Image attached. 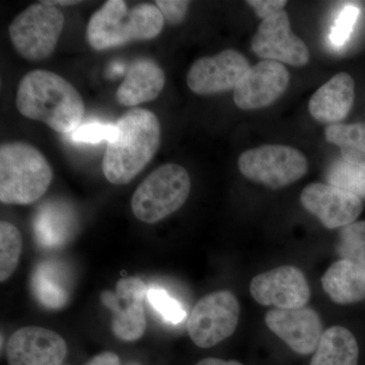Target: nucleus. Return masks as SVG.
<instances>
[{"instance_id":"f257e3e1","label":"nucleus","mask_w":365,"mask_h":365,"mask_svg":"<svg viewBox=\"0 0 365 365\" xmlns=\"http://www.w3.org/2000/svg\"><path fill=\"white\" fill-rule=\"evenodd\" d=\"M16 107L23 116L41 121L60 134L73 133L85 118L86 107L76 88L48 71H33L21 79Z\"/></svg>"},{"instance_id":"f03ea898","label":"nucleus","mask_w":365,"mask_h":365,"mask_svg":"<svg viewBox=\"0 0 365 365\" xmlns=\"http://www.w3.org/2000/svg\"><path fill=\"white\" fill-rule=\"evenodd\" d=\"M116 138L108 143L102 170L114 185L130 182L150 163L160 148V124L153 112L129 110L116 122Z\"/></svg>"},{"instance_id":"7ed1b4c3","label":"nucleus","mask_w":365,"mask_h":365,"mask_svg":"<svg viewBox=\"0 0 365 365\" xmlns=\"http://www.w3.org/2000/svg\"><path fill=\"white\" fill-rule=\"evenodd\" d=\"M165 21L155 4H137L129 9L123 0H109L91 16L86 40L91 48L102 51L133 41L155 39Z\"/></svg>"},{"instance_id":"20e7f679","label":"nucleus","mask_w":365,"mask_h":365,"mask_svg":"<svg viewBox=\"0 0 365 365\" xmlns=\"http://www.w3.org/2000/svg\"><path fill=\"white\" fill-rule=\"evenodd\" d=\"M53 180L51 165L32 144L24 141L0 146V201L29 205L45 195Z\"/></svg>"},{"instance_id":"39448f33","label":"nucleus","mask_w":365,"mask_h":365,"mask_svg":"<svg viewBox=\"0 0 365 365\" xmlns=\"http://www.w3.org/2000/svg\"><path fill=\"white\" fill-rule=\"evenodd\" d=\"M190 192L191 179L187 170L176 163H165L137 187L132 197V211L140 222H160L184 205Z\"/></svg>"},{"instance_id":"423d86ee","label":"nucleus","mask_w":365,"mask_h":365,"mask_svg":"<svg viewBox=\"0 0 365 365\" xmlns=\"http://www.w3.org/2000/svg\"><path fill=\"white\" fill-rule=\"evenodd\" d=\"M66 18L60 9L44 1L34 4L14 19L9 32L16 51L29 61L51 56L58 44Z\"/></svg>"},{"instance_id":"0eeeda50","label":"nucleus","mask_w":365,"mask_h":365,"mask_svg":"<svg viewBox=\"0 0 365 365\" xmlns=\"http://www.w3.org/2000/svg\"><path fill=\"white\" fill-rule=\"evenodd\" d=\"M239 170L247 179L268 188H285L307 173L306 157L290 146L265 144L242 153Z\"/></svg>"},{"instance_id":"6e6552de","label":"nucleus","mask_w":365,"mask_h":365,"mask_svg":"<svg viewBox=\"0 0 365 365\" xmlns=\"http://www.w3.org/2000/svg\"><path fill=\"white\" fill-rule=\"evenodd\" d=\"M240 313L239 302L232 292L220 290L205 295L190 314V338L198 347H213L235 333Z\"/></svg>"},{"instance_id":"1a4fd4ad","label":"nucleus","mask_w":365,"mask_h":365,"mask_svg":"<svg viewBox=\"0 0 365 365\" xmlns=\"http://www.w3.org/2000/svg\"><path fill=\"white\" fill-rule=\"evenodd\" d=\"M148 288L137 277L119 280L116 292H105L102 302L113 313L112 331L119 339L132 342L140 339L146 329L143 299Z\"/></svg>"},{"instance_id":"9d476101","label":"nucleus","mask_w":365,"mask_h":365,"mask_svg":"<svg viewBox=\"0 0 365 365\" xmlns=\"http://www.w3.org/2000/svg\"><path fill=\"white\" fill-rule=\"evenodd\" d=\"M250 292L262 306L280 309L304 307L311 299V288L306 276L299 268L290 265L255 276Z\"/></svg>"},{"instance_id":"9b49d317","label":"nucleus","mask_w":365,"mask_h":365,"mask_svg":"<svg viewBox=\"0 0 365 365\" xmlns=\"http://www.w3.org/2000/svg\"><path fill=\"white\" fill-rule=\"evenodd\" d=\"M248 60L237 50L196 60L187 74V85L197 95L211 96L235 90L250 69Z\"/></svg>"},{"instance_id":"f8f14e48","label":"nucleus","mask_w":365,"mask_h":365,"mask_svg":"<svg viewBox=\"0 0 365 365\" xmlns=\"http://www.w3.org/2000/svg\"><path fill=\"white\" fill-rule=\"evenodd\" d=\"M252 49L261 58L292 66H304L309 60L307 45L292 33L284 11L262 21L252 40Z\"/></svg>"},{"instance_id":"ddd939ff","label":"nucleus","mask_w":365,"mask_h":365,"mask_svg":"<svg viewBox=\"0 0 365 365\" xmlns=\"http://www.w3.org/2000/svg\"><path fill=\"white\" fill-rule=\"evenodd\" d=\"M289 72L280 62L264 60L250 67L234 90L235 105L242 110L268 107L285 93Z\"/></svg>"},{"instance_id":"4468645a","label":"nucleus","mask_w":365,"mask_h":365,"mask_svg":"<svg viewBox=\"0 0 365 365\" xmlns=\"http://www.w3.org/2000/svg\"><path fill=\"white\" fill-rule=\"evenodd\" d=\"M300 202L329 230L351 225L364 209L359 197L324 182L307 185Z\"/></svg>"},{"instance_id":"2eb2a0df","label":"nucleus","mask_w":365,"mask_h":365,"mask_svg":"<svg viewBox=\"0 0 365 365\" xmlns=\"http://www.w3.org/2000/svg\"><path fill=\"white\" fill-rule=\"evenodd\" d=\"M67 355L66 341L41 327H24L9 338L6 359L9 365H61Z\"/></svg>"},{"instance_id":"dca6fc26","label":"nucleus","mask_w":365,"mask_h":365,"mask_svg":"<svg viewBox=\"0 0 365 365\" xmlns=\"http://www.w3.org/2000/svg\"><path fill=\"white\" fill-rule=\"evenodd\" d=\"M265 323L294 352L302 355L316 351L323 335L321 318L309 307L271 309L266 314Z\"/></svg>"},{"instance_id":"f3484780","label":"nucleus","mask_w":365,"mask_h":365,"mask_svg":"<svg viewBox=\"0 0 365 365\" xmlns=\"http://www.w3.org/2000/svg\"><path fill=\"white\" fill-rule=\"evenodd\" d=\"M354 98V81L350 74L340 72L312 96L309 111L317 121L335 125L348 116Z\"/></svg>"},{"instance_id":"a211bd4d","label":"nucleus","mask_w":365,"mask_h":365,"mask_svg":"<svg viewBox=\"0 0 365 365\" xmlns=\"http://www.w3.org/2000/svg\"><path fill=\"white\" fill-rule=\"evenodd\" d=\"M165 85V74L155 60H134L118 88L116 100L125 107H135L155 100Z\"/></svg>"},{"instance_id":"6ab92c4d","label":"nucleus","mask_w":365,"mask_h":365,"mask_svg":"<svg viewBox=\"0 0 365 365\" xmlns=\"http://www.w3.org/2000/svg\"><path fill=\"white\" fill-rule=\"evenodd\" d=\"M322 285L335 304L361 302L365 299V266L341 259L324 274Z\"/></svg>"},{"instance_id":"aec40b11","label":"nucleus","mask_w":365,"mask_h":365,"mask_svg":"<svg viewBox=\"0 0 365 365\" xmlns=\"http://www.w3.org/2000/svg\"><path fill=\"white\" fill-rule=\"evenodd\" d=\"M74 216L68 206L58 202L43 204L34 222L36 242L41 248L58 249L74 232Z\"/></svg>"},{"instance_id":"412c9836","label":"nucleus","mask_w":365,"mask_h":365,"mask_svg":"<svg viewBox=\"0 0 365 365\" xmlns=\"http://www.w3.org/2000/svg\"><path fill=\"white\" fill-rule=\"evenodd\" d=\"M31 288L36 299L47 309H59L68 304V273L57 262L46 260L38 264L31 277Z\"/></svg>"},{"instance_id":"4be33fe9","label":"nucleus","mask_w":365,"mask_h":365,"mask_svg":"<svg viewBox=\"0 0 365 365\" xmlns=\"http://www.w3.org/2000/svg\"><path fill=\"white\" fill-rule=\"evenodd\" d=\"M359 357L356 338L344 327L335 326L322 335L311 365H357Z\"/></svg>"},{"instance_id":"5701e85b","label":"nucleus","mask_w":365,"mask_h":365,"mask_svg":"<svg viewBox=\"0 0 365 365\" xmlns=\"http://www.w3.org/2000/svg\"><path fill=\"white\" fill-rule=\"evenodd\" d=\"M325 136L340 148L343 160L365 169V124L330 125Z\"/></svg>"},{"instance_id":"b1692460","label":"nucleus","mask_w":365,"mask_h":365,"mask_svg":"<svg viewBox=\"0 0 365 365\" xmlns=\"http://www.w3.org/2000/svg\"><path fill=\"white\" fill-rule=\"evenodd\" d=\"M23 240L19 228L9 222H0V280L6 282L20 261Z\"/></svg>"},{"instance_id":"393cba45","label":"nucleus","mask_w":365,"mask_h":365,"mask_svg":"<svg viewBox=\"0 0 365 365\" xmlns=\"http://www.w3.org/2000/svg\"><path fill=\"white\" fill-rule=\"evenodd\" d=\"M329 184L341 190L365 198V169L344 160H335L327 170Z\"/></svg>"},{"instance_id":"a878e982","label":"nucleus","mask_w":365,"mask_h":365,"mask_svg":"<svg viewBox=\"0 0 365 365\" xmlns=\"http://www.w3.org/2000/svg\"><path fill=\"white\" fill-rule=\"evenodd\" d=\"M338 252L342 259L365 266V222H353L342 228Z\"/></svg>"},{"instance_id":"bb28decb","label":"nucleus","mask_w":365,"mask_h":365,"mask_svg":"<svg viewBox=\"0 0 365 365\" xmlns=\"http://www.w3.org/2000/svg\"><path fill=\"white\" fill-rule=\"evenodd\" d=\"M146 297L150 306L165 323L178 325L186 319L187 313L181 302L173 297L163 287L158 285L150 287L148 288Z\"/></svg>"},{"instance_id":"cd10ccee","label":"nucleus","mask_w":365,"mask_h":365,"mask_svg":"<svg viewBox=\"0 0 365 365\" xmlns=\"http://www.w3.org/2000/svg\"><path fill=\"white\" fill-rule=\"evenodd\" d=\"M118 129L116 125L91 123L83 125L72 133V140L76 143H98L103 140L111 143L116 138Z\"/></svg>"},{"instance_id":"c85d7f7f","label":"nucleus","mask_w":365,"mask_h":365,"mask_svg":"<svg viewBox=\"0 0 365 365\" xmlns=\"http://www.w3.org/2000/svg\"><path fill=\"white\" fill-rule=\"evenodd\" d=\"M359 16V9L354 6H347L343 9L335 26L330 34V40L336 47H341L347 42L351 35L353 28Z\"/></svg>"},{"instance_id":"c756f323","label":"nucleus","mask_w":365,"mask_h":365,"mask_svg":"<svg viewBox=\"0 0 365 365\" xmlns=\"http://www.w3.org/2000/svg\"><path fill=\"white\" fill-rule=\"evenodd\" d=\"M155 6L163 14L165 21L170 25L176 26L185 20L188 11L190 1L185 0H158Z\"/></svg>"},{"instance_id":"7c9ffc66","label":"nucleus","mask_w":365,"mask_h":365,"mask_svg":"<svg viewBox=\"0 0 365 365\" xmlns=\"http://www.w3.org/2000/svg\"><path fill=\"white\" fill-rule=\"evenodd\" d=\"M247 4L253 7L259 18L265 19L283 11L287 6V0H249Z\"/></svg>"},{"instance_id":"2f4dec72","label":"nucleus","mask_w":365,"mask_h":365,"mask_svg":"<svg viewBox=\"0 0 365 365\" xmlns=\"http://www.w3.org/2000/svg\"><path fill=\"white\" fill-rule=\"evenodd\" d=\"M86 365H120V359L114 352H103L93 357Z\"/></svg>"},{"instance_id":"473e14b6","label":"nucleus","mask_w":365,"mask_h":365,"mask_svg":"<svg viewBox=\"0 0 365 365\" xmlns=\"http://www.w3.org/2000/svg\"><path fill=\"white\" fill-rule=\"evenodd\" d=\"M195 365H242L241 362L235 361V360H223L220 359H213V357H209L200 360L198 364Z\"/></svg>"},{"instance_id":"72a5a7b5","label":"nucleus","mask_w":365,"mask_h":365,"mask_svg":"<svg viewBox=\"0 0 365 365\" xmlns=\"http://www.w3.org/2000/svg\"><path fill=\"white\" fill-rule=\"evenodd\" d=\"M44 2L54 6H76V4H81V1H76V0H51V1H48V0H46Z\"/></svg>"},{"instance_id":"f704fd0d","label":"nucleus","mask_w":365,"mask_h":365,"mask_svg":"<svg viewBox=\"0 0 365 365\" xmlns=\"http://www.w3.org/2000/svg\"><path fill=\"white\" fill-rule=\"evenodd\" d=\"M127 365H139V364H127Z\"/></svg>"}]
</instances>
